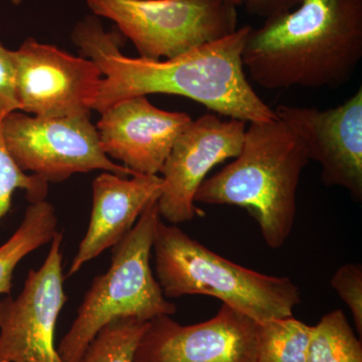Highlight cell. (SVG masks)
Masks as SVG:
<instances>
[{"label": "cell", "mask_w": 362, "mask_h": 362, "mask_svg": "<svg viewBox=\"0 0 362 362\" xmlns=\"http://www.w3.org/2000/svg\"><path fill=\"white\" fill-rule=\"evenodd\" d=\"M147 323L132 317L112 321L97 333L78 362H134Z\"/></svg>", "instance_id": "18"}, {"label": "cell", "mask_w": 362, "mask_h": 362, "mask_svg": "<svg viewBox=\"0 0 362 362\" xmlns=\"http://www.w3.org/2000/svg\"><path fill=\"white\" fill-rule=\"evenodd\" d=\"M16 190H23L28 201L33 204L45 201L49 192V183L39 176L28 175L18 168L7 148L0 123V228L2 221L11 211Z\"/></svg>", "instance_id": "19"}, {"label": "cell", "mask_w": 362, "mask_h": 362, "mask_svg": "<svg viewBox=\"0 0 362 362\" xmlns=\"http://www.w3.org/2000/svg\"><path fill=\"white\" fill-rule=\"evenodd\" d=\"M246 130L243 121L221 120L214 113L190 122L160 170L162 188L157 204L161 218L178 225L204 214L194 204L197 189L214 166L239 156Z\"/></svg>", "instance_id": "10"}, {"label": "cell", "mask_w": 362, "mask_h": 362, "mask_svg": "<svg viewBox=\"0 0 362 362\" xmlns=\"http://www.w3.org/2000/svg\"><path fill=\"white\" fill-rule=\"evenodd\" d=\"M182 112L157 108L147 97L129 98L102 112V149L137 175H158L173 144L190 122Z\"/></svg>", "instance_id": "13"}, {"label": "cell", "mask_w": 362, "mask_h": 362, "mask_svg": "<svg viewBox=\"0 0 362 362\" xmlns=\"http://www.w3.org/2000/svg\"><path fill=\"white\" fill-rule=\"evenodd\" d=\"M228 1L233 2L237 6H242L243 0H228Z\"/></svg>", "instance_id": "24"}, {"label": "cell", "mask_w": 362, "mask_h": 362, "mask_svg": "<svg viewBox=\"0 0 362 362\" xmlns=\"http://www.w3.org/2000/svg\"><path fill=\"white\" fill-rule=\"evenodd\" d=\"M330 284L351 311L357 332L362 334V266L346 264L331 278Z\"/></svg>", "instance_id": "20"}, {"label": "cell", "mask_w": 362, "mask_h": 362, "mask_svg": "<svg viewBox=\"0 0 362 362\" xmlns=\"http://www.w3.org/2000/svg\"><path fill=\"white\" fill-rule=\"evenodd\" d=\"M309 161L303 142L278 117L251 123L239 156L202 183L194 202L247 209L266 244L280 249L294 226L298 185Z\"/></svg>", "instance_id": "3"}, {"label": "cell", "mask_w": 362, "mask_h": 362, "mask_svg": "<svg viewBox=\"0 0 362 362\" xmlns=\"http://www.w3.org/2000/svg\"><path fill=\"white\" fill-rule=\"evenodd\" d=\"M94 16L108 18L140 58L173 59L232 35L239 6L228 0H87Z\"/></svg>", "instance_id": "6"}, {"label": "cell", "mask_w": 362, "mask_h": 362, "mask_svg": "<svg viewBox=\"0 0 362 362\" xmlns=\"http://www.w3.org/2000/svg\"><path fill=\"white\" fill-rule=\"evenodd\" d=\"M157 201L146 207L132 230L112 247L108 271L93 280L77 317L59 343L62 361H80L97 333L116 319L132 317L148 322L156 317L175 314V304L164 296L150 265L156 226L161 220Z\"/></svg>", "instance_id": "5"}, {"label": "cell", "mask_w": 362, "mask_h": 362, "mask_svg": "<svg viewBox=\"0 0 362 362\" xmlns=\"http://www.w3.org/2000/svg\"><path fill=\"white\" fill-rule=\"evenodd\" d=\"M93 206L89 226L69 269L68 277L132 230L151 202L160 195L158 175L121 176L104 171L93 181Z\"/></svg>", "instance_id": "14"}, {"label": "cell", "mask_w": 362, "mask_h": 362, "mask_svg": "<svg viewBox=\"0 0 362 362\" xmlns=\"http://www.w3.org/2000/svg\"><path fill=\"white\" fill-rule=\"evenodd\" d=\"M362 59V0H303L245 42L244 68L267 90L338 88Z\"/></svg>", "instance_id": "2"}, {"label": "cell", "mask_w": 362, "mask_h": 362, "mask_svg": "<svg viewBox=\"0 0 362 362\" xmlns=\"http://www.w3.org/2000/svg\"><path fill=\"white\" fill-rule=\"evenodd\" d=\"M306 362H362V344L343 311L325 314L311 326Z\"/></svg>", "instance_id": "17"}, {"label": "cell", "mask_w": 362, "mask_h": 362, "mask_svg": "<svg viewBox=\"0 0 362 362\" xmlns=\"http://www.w3.org/2000/svg\"><path fill=\"white\" fill-rule=\"evenodd\" d=\"M13 54L20 111L42 118L90 116L103 78L92 59L33 37Z\"/></svg>", "instance_id": "8"}, {"label": "cell", "mask_w": 362, "mask_h": 362, "mask_svg": "<svg viewBox=\"0 0 362 362\" xmlns=\"http://www.w3.org/2000/svg\"><path fill=\"white\" fill-rule=\"evenodd\" d=\"M62 242L58 232L44 264L28 272L21 294L0 299V362H63L54 345L57 322L68 301Z\"/></svg>", "instance_id": "9"}, {"label": "cell", "mask_w": 362, "mask_h": 362, "mask_svg": "<svg viewBox=\"0 0 362 362\" xmlns=\"http://www.w3.org/2000/svg\"><path fill=\"white\" fill-rule=\"evenodd\" d=\"M14 111H20L16 92L14 54L0 42V123Z\"/></svg>", "instance_id": "21"}, {"label": "cell", "mask_w": 362, "mask_h": 362, "mask_svg": "<svg viewBox=\"0 0 362 362\" xmlns=\"http://www.w3.org/2000/svg\"><path fill=\"white\" fill-rule=\"evenodd\" d=\"M251 26L173 59L130 58L121 52L122 33L106 32L98 16L76 23L71 40L101 71V87L93 111L102 112L129 98L152 94L194 100L214 113L243 122L277 119L247 80L242 54Z\"/></svg>", "instance_id": "1"}, {"label": "cell", "mask_w": 362, "mask_h": 362, "mask_svg": "<svg viewBox=\"0 0 362 362\" xmlns=\"http://www.w3.org/2000/svg\"><path fill=\"white\" fill-rule=\"evenodd\" d=\"M275 114L303 142L309 160L320 164L324 185L344 188L361 202V87L335 108L319 110L282 105Z\"/></svg>", "instance_id": "12"}, {"label": "cell", "mask_w": 362, "mask_h": 362, "mask_svg": "<svg viewBox=\"0 0 362 362\" xmlns=\"http://www.w3.org/2000/svg\"><path fill=\"white\" fill-rule=\"evenodd\" d=\"M57 233L54 206L45 199L30 204L18 230L0 247V296H11L14 270L21 259L49 244Z\"/></svg>", "instance_id": "15"}, {"label": "cell", "mask_w": 362, "mask_h": 362, "mask_svg": "<svg viewBox=\"0 0 362 362\" xmlns=\"http://www.w3.org/2000/svg\"><path fill=\"white\" fill-rule=\"evenodd\" d=\"M303 0H243L242 6L247 13L268 18L299 6Z\"/></svg>", "instance_id": "22"}, {"label": "cell", "mask_w": 362, "mask_h": 362, "mask_svg": "<svg viewBox=\"0 0 362 362\" xmlns=\"http://www.w3.org/2000/svg\"><path fill=\"white\" fill-rule=\"evenodd\" d=\"M7 1L11 2L14 6H20L25 0H7Z\"/></svg>", "instance_id": "23"}, {"label": "cell", "mask_w": 362, "mask_h": 362, "mask_svg": "<svg viewBox=\"0 0 362 362\" xmlns=\"http://www.w3.org/2000/svg\"><path fill=\"white\" fill-rule=\"evenodd\" d=\"M258 324L225 304L194 325L156 317L138 342L134 362H256Z\"/></svg>", "instance_id": "11"}, {"label": "cell", "mask_w": 362, "mask_h": 362, "mask_svg": "<svg viewBox=\"0 0 362 362\" xmlns=\"http://www.w3.org/2000/svg\"><path fill=\"white\" fill-rule=\"evenodd\" d=\"M311 326L294 316L258 324L256 362H306Z\"/></svg>", "instance_id": "16"}, {"label": "cell", "mask_w": 362, "mask_h": 362, "mask_svg": "<svg viewBox=\"0 0 362 362\" xmlns=\"http://www.w3.org/2000/svg\"><path fill=\"white\" fill-rule=\"evenodd\" d=\"M1 128L18 168L47 183L95 170L137 175L106 156L90 116L42 118L14 111L2 120Z\"/></svg>", "instance_id": "7"}, {"label": "cell", "mask_w": 362, "mask_h": 362, "mask_svg": "<svg viewBox=\"0 0 362 362\" xmlns=\"http://www.w3.org/2000/svg\"><path fill=\"white\" fill-rule=\"evenodd\" d=\"M156 278L168 299L206 295L262 323L293 316L301 302L287 277L265 275L233 263L190 238L176 225L158 221L154 235Z\"/></svg>", "instance_id": "4"}]
</instances>
